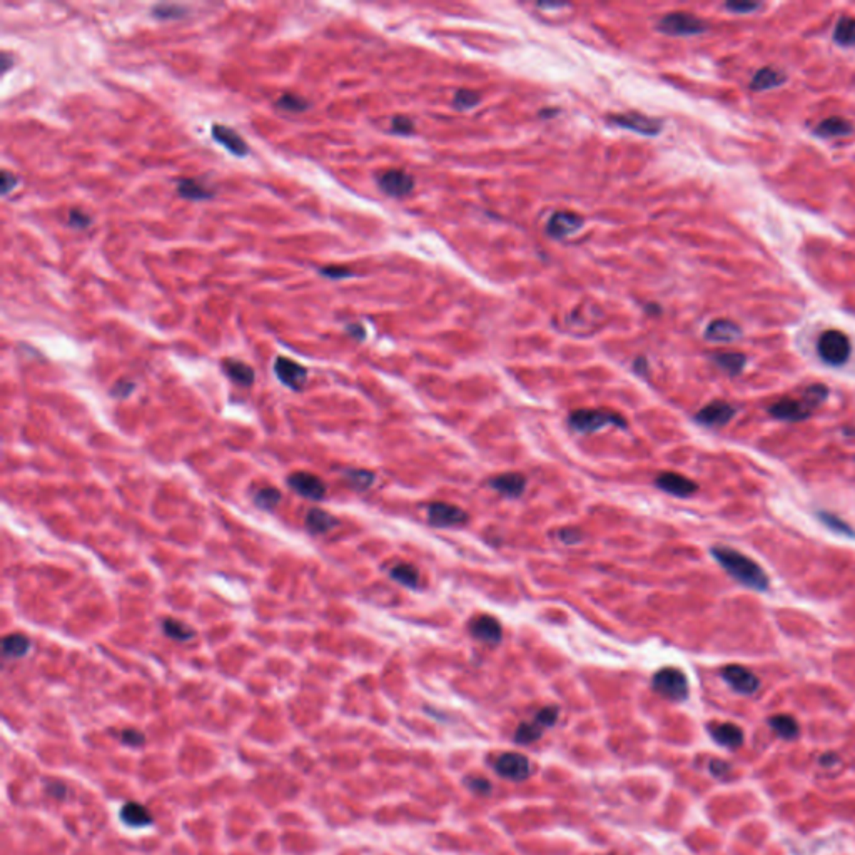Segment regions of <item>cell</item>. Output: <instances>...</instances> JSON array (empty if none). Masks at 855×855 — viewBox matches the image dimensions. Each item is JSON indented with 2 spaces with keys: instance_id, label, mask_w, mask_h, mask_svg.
Instances as JSON below:
<instances>
[{
  "instance_id": "484cf974",
  "label": "cell",
  "mask_w": 855,
  "mask_h": 855,
  "mask_svg": "<svg viewBox=\"0 0 855 855\" xmlns=\"http://www.w3.org/2000/svg\"><path fill=\"white\" fill-rule=\"evenodd\" d=\"M121 819L124 820V824L129 825V827H148V825L153 824V815H150L148 809L143 807V805L138 802L126 804L121 810Z\"/></svg>"
},
{
  "instance_id": "bcb514c9",
  "label": "cell",
  "mask_w": 855,
  "mask_h": 855,
  "mask_svg": "<svg viewBox=\"0 0 855 855\" xmlns=\"http://www.w3.org/2000/svg\"><path fill=\"white\" fill-rule=\"evenodd\" d=\"M319 272L322 276L329 277V280H343V277L354 276L353 271H349L348 267H343V266H326V267H321Z\"/></svg>"
},
{
  "instance_id": "4fadbf2b",
  "label": "cell",
  "mask_w": 855,
  "mask_h": 855,
  "mask_svg": "<svg viewBox=\"0 0 855 855\" xmlns=\"http://www.w3.org/2000/svg\"><path fill=\"white\" fill-rule=\"evenodd\" d=\"M468 630H470L473 638L480 640V642L486 645H493V647L500 643L503 638L501 623L491 615H478V617L471 618L470 623H468Z\"/></svg>"
},
{
  "instance_id": "5b68a950",
  "label": "cell",
  "mask_w": 855,
  "mask_h": 855,
  "mask_svg": "<svg viewBox=\"0 0 855 855\" xmlns=\"http://www.w3.org/2000/svg\"><path fill=\"white\" fill-rule=\"evenodd\" d=\"M658 31L667 36L673 37H688V36H700V34L708 31L707 22L702 19L688 12H672L668 14L658 22Z\"/></svg>"
},
{
  "instance_id": "d6a6232c",
  "label": "cell",
  "mask_w": 855,
  "mask_h": 855,
  "mask_svg": "<svg viewBox=\"0 0 855 855\" xmlns=\"http://www.w3.org/2000/svg\"><path fill=\"white\" fill-rule=\"evenodd\" d=\"M819 521L822 523L824 526H827V530L834 531V533L847 536V538H855V531L852 530V526L849 525V523H845L842 518H839L837 515H834V513L829 511H819L817 513Z\"/></svg>"
},
{
  "instance_id": "ab89813d",
  "label": "cell",
  "mask_w": 855,
  "mask_h": 855,
  "mask_svg": "<svg viewBox=\"0 0 855 855\" xmlns=\"http://www.w3.org/2000/svg\"><path fill=\"white\" fill-rule=\"evenodd\" d=\"M480 101H481V96L478 94V92L470 91V89H459V91H456V94H454L453 104L456 109L468 111V109H473V107H476L478 104H480Z\"/></svg>"
},
{
  "instance_id": "d6986e66",
  "label": "cell",
  "mask_w": 855,
  "mask_h": 855,
  "mask_svg": "<svg viewBox=\"0 0 855 855\" xmlns=\"http://www.w3.org/2000/svg\"><path fill=\"white\" fill-rule=\"evenodd\" d=\"M490 486L506 498H520L526 490V478L521 473H503L491 478Z\"/></svg>"
},
{
  "instance_id": "74e56055",
  "label": "cell",
  "mask_w": 855,
  "mask_h": 855,
  "mask_svg": "<svg viewBox=\"0 0 855 855\" xmlns=\"http://www.w3.org/2000/svg\"><path fill=\"white\" fill-rule=\"evenodd\" d=\"M344 478L354 490H368L376 480L374 473L368 470H346Z\"/></svg>"
},
{
  "instance_id": "e0dca14e",
  "label": "cell",
  "mask_w": 855,
  "mask_h": 855,
  "mask_svg": "<svg viewBox=\"0 0 855 855\" xmlns=\"http://www.w3.org/2000/svg\"><path fill=\"white\" fill-rule=\"evenodd\" d=\"M581 226H583V217L578 216V214L558 211L548 219V222H546V232H548L551 237L561 239L575 234Z\"/></svg>"
},
{
  "instance_id": "30bf717a",
  "label": "cell",
  "mask_w": 855,
  "mask_h": 855,
  "mask_svg": "<svg viewBox=\"0 0 855 855\" xmlns=\"http://www.w3.org/2000/svg\"><path fill=\"white\" fill-rule=\"evenodd\" d=\"M378 185L391 198H404L414 189V178L401 169H388L378 175Z\"/></svg>"
},
{
  "instance_id": "603a6c76",
  "label": "cell",
  "mask_w": 855,
  "mask_h": 855,
  "mask_svg": "<svg viewBox=\"0 0 855 855\" xmlns=\"http://www.w3.org/2000/svg\"><path fill=\"white\" fill-rule=\"evenodd\" d=\"M334 526H338V520L324 510L311 508V510L306 513V530L312 535L327 533V531L333 530Z\"/></svg>"
},
{
  "instance_id": "f35d334b",
  "label": "cell",
  "mask_w": 855,
  "mask_h": 855,
  "mask_svg": "<svg viewBox=\"0 0 855 855\" xmlns=\"http://www.w3.org/2000/svg\"><path fill=\"white\" fill-rule=\"evenodd\" d=\"M276 106L282 111L290 112H304L306 109H309V102H307L304 97L297 94H282L280 99L276 101Z\"/></svg>"
},
{
  "instance_id": "b9f144b4",
  "label": "cell",
  "mask_w": 855,
  "mask_h": 855,
  "mask_svg": "<svg viewBox=\"0 0 855 855\" xmlns=\"http://www.w3.org/2000/svg\"><path fill=\"white\" fill-rule=\"evenodd\" d=\"M558 713H560L558 707H555V705L545 707V708H541V710L536 712L535 722L538 723V725L543 727V729H548V727H553L556 720H558Z\"/></svg>"
},
{
  "instance_id": "f907efd6",
  "label": "cell",
  "mask_w": 855,
  "mask_h": 855,
  "mask_svg": "<svg viewBox=\"0 0 855 855\" xmlns=\"http://www.w3.org/2000/svg\"><path fill=\"white\" fill-rule=\"evenodd\" d=\"M134 391V383L133 381H127V379H119L114 384V388H112V396L116 398H127L130 393Z\"/></svg>"
},
{
  "instance_id": "6da1fadb",
  "label": "cell",
  "mask_w": 855,
  "mask_h": 855,
  "mask_svg": "<svg viewBox=\"0 0 855 855\" xmlns=\"http://www.w3.org/2000/svg\"><path fill=\"white\" fill-rule=\"evenodd\" d=\"M710 553L718 565L725 570L727 575H730L737 583L747 586V588L755 591H767L769 590L770 580L764 568L744 553L737 551L729 546H713Z\"/></svg>"
},
{
  "instance_id": "60d3db41",
  "label": "cell",
  "mask_w": 855,
  "mask_h": 855,
  "mask_svg": "<svg viewBox=\"0 0 855 855\" xmlns=\"http://www.w3.org/2000/svg\"><path fill=\"white\" fill-rule=\"evenodd\" d=\"M185 14H188V9L180 7V6H174V4H159V6L153 7V16L155 19H160V21H173V19H180V17H185Z\"/></svg>"
},
{
  "instance_id": "8fae6325",
  "label": "cell",
  "mask_w": 855,
  "mask_h": 855,
  "mask_svg": "<svg viewBox=\"0 0 855 855\" xmlns=\"http://www.w3.org/2000/svg\"><path fill=\"white\" fill-rule=\"evenodd\" d=\"M769 413L772 418L780 419V421L799 423L812 416V409L807 406L804 399L794 398H782L779 401L769 406Z\"/></svg>"
},
{
  "instance_id": "83f0119b",
  "label": "cell",
  "mask_w": 855,
  "mask_h": 855,
  "mask_svg": "<svg viewBox=\"0 0 855 855\" xmlns=\"http://www.w3.org/2000/svg\"><path fill=\"white\" fill-rule=\"evenodd\" d=\"M712 359L718 368L730 376L740 374L747 364V356L742 353H717L712 356Z\"/></svg>"
},
{
  "instance_id": "52a82bcc",
  "label": "cell",
  "mask_w": 855,
  "mask_h": 855,
  "mask_svg": "<svg viewBox=\"0 0 855 855\" xmlns=\"http://www.w3.org/2000/svg\"><path fill=\"white\" fill-rule=\"evenodd\" d=\"M495 770L503 779L523 782L531 775V762L528 757L518 754V752H506L496 759Z\"/></svg>"
},
{
  "instance_id": "277c9868",
  "label": "cell",
  "mask_w": 855,
  "mask_h": 855,
  "mask_svg": "<svg viewBox=\"0 0 855 855\" xmlns=\"http://www.w3.org/2000/svg\"><path fill=\"white\" fill-rule=\"evenodd\" d=\"M653 690L672 702H683L688 697V680L678 668L667 667L658 670L652 680Z\"/></svg>"
},
{
  "instance_id": "db71d44e",
  "label": "cell",
  "mask_w": 855,
  "mask_h": 855,
  "mask_svg": "<svg viewBox=\"0 0 855 855\" xmlns=\"http://www.w3.org/2000/svg\"><path fill=\"white\" fill-rule=\"evenodd\" d=\"M346 331H348V333L351 336H354L356 339H363L364 338V329L359 324H349L348 327H346Z\"/></svg>"
},
{
  "instance_id": "9a60e30c",
  "label": "cell",
  "mask_w": 855,
  "mask_h": 855,
  "mask_svg": "<svg viewBox=\"0 0 855 855\" xmlns=\"http://www.w3.org/2000/svg\"><path fill=\"white\" fill-rule=\"evenodd\" d=\"M275 374L282 384L295 391H299L307 379V371L304 366H301L299 363H296V361L290 358H285V356L276 358Z\"/></svg>"
},
{
  "instance_id": "ba28073f",
  "label": "cell",
  "mask_w": 855,
  "mask_h": 855,
  "mask_svg": "<svg viewBox=\"0 0 855 855\" xmlns=\"http://www.w3.org/2000/svg\"><path fill=\"white\" fill-rule=\"evenodd\" d=\"M608 121L623 129L635 130L642 135H657L662 130L663 124L653 117L643 116L640 112H625V114H610Z\"/></svg>"
},
{
  "instance_id": "4dcf8cb0",
  "label": "cell",
  "mask_w": 855,
  "mask_h": 855,
  "mask_svg": "<svg viewBox=\"0 0 855 855\" xmlns=\"http://www.w3.org/2000/svg\"><path fill=\"white\" fill-rule=\"evenodd\" d=\"M389 576L406 588H419V571L409 563H398L389 570Z\"/></svg>"
},
{
  "instance_id": "ee69618b",
  "label": "cell",
  "mask_w": 855,
  "mask_h": 855,
  "mask_svg": "<svg viewBox=\"0 0 855 855\" xmlns=\"http://www.w3.org/2000/svg\"><path fill=\"white\" fill-rule=\"evenodd\" d=\"M466 789H470L471 792H475L478 795H486L491 792V784L490 780L483 779V777H468L465 780Z\"/></svg>"
},
{
  "instance_id": "cb8c5ba5",
  "label": "cell",
  "mask_w": 855,
  "mask_h": 855,
  "mask_svg": "<svg viewBox=\"0 0 855 855\" xmlns=\"http://www.w3.org/2000/svg\"><path fill=\"white\" fill-rule=\"evenodd\" d=\"M854 133V126L844 117H829L815 127V134L820 138H842Z\"/></svg>"
},
{
  "instance_id": "e575fe53",
  "label": "cell",
  "mask_w": 855,
  "mask_h": 855,
  "mask_svg": "<svg viewBox=\"0 0 855 855\" xmlns=\"http://www.w3.org/2000/svg\"><path fill=\"white\" fill-rule=\"evenodd\" d=\"M543 727L533 722H523L515 732V742L520 745H528L543 737Z\"/></svg>"
},
{
  "instance_id": "7bdbcfd3",
  "label": "cell",
  "mask_w": 855,
  "mask_h": 855,
  "mask_svg": "<svg viewBox=\"0 0 855 855\" xmlns=\"http://www.w3.org/2000/svg\"><path fill=\"white\" fill-rule=\"evenodd\" d=\"M67 222L74 229H87L91 226L92 219L89 217V214L81 211V209H71L69 216H67Z\"/></svg>"
},
{
  "instance_id": "f1b7e54d",
  "label": "cell",
  "mask_w": 855,
  "mask_h": 855,
  "mask_svg": "<svg viewBox=\"0 0 855 855\" xmlns=\"http://www.w3.org/2000/svg\"><path fill=\"white\" fill-rule=\"evenodd\" d=\"M769 725L777 735L785 740H794L799 735V723L792 715H775L769 718Z\"/></svg>"
},
{
  "instance_id": "681fc988",
  "label": "cell",
  "mask_w": 855,
  "mask_h": 855,
  "mask_svg": "<svg viewBox=\"0 0 855 855\" xmlns=\"http://www.w3.org/2000/svg\"><path fill=\"white\" fill-rule=\"evenodd\" d=\"M121 735H122V742H124L126 745H130V747H140V745H144V742H145V737L143 732L135 730V729H127L122 732Z\"/></svg>"
},
{
  "instance_id": "d4e9b609",
  "label": "cell",
  "mask_w": 855,
  "mask_h": 855,
  "mask_svg": "<svg viewBox=\"0 0 855 855\" xmlns=\"http://www.w3.org/2000/svg\"><path fill=\"white\" fill-rule=\"evenodd\" d=\"M222 371L226 373V376H229L234 383L241 384V386H251L254 383V378H256V374H254V369L251 366L242 363V361L237 359H224L222 361Z\"/></svg>"
},
{
  "instance_id": "7dc6e473",
  "label": "cell",
  "mask_w": 855,
  "mask_h": 855,
  "mask_svg": "<svg viewBox=\"0 0 855 855\" xmlns=\"http://www.w3.org/2000/svg\"><path fill=\"white\" fill-rule=\"evenodd\" d=\"M558 538L565 545H580L583 540V533L578 528H563L558 531Z\"/></svg>"
},
{
  "instance_id": "8d00e7d4",
  "label": "cell",
  "mask_w": 855,
  "mask_h": 855,
  "mask_svg": "<svg viewBox=\"0 0 855 855\" xmlns=\"http://www.w3.org/2000/svg\"><path fill=\"white\" fill-rule=\"evenodd\" d=\"M827 398H829V389H827V386H824V384H810L804 389V393H802V399L807 403V406L812 409V411L817 406H820V404H822Z\"/></svg>"
},
{
  "instance_id": "f5cc1de1",
  "label": "cell",
  "mask_w": 855,
  "mask_h": 855,
  "mask_svg": "<svg viewBox=\"0 0 855 855\" xmlns=\"http://www.w3.org/2000/svg\"><path fill=\"white\" fill-rule=\"evenodd\" d=\"M710 770H712V774L715 775V777H720V775H725L727 772L730 770V767L727 765L725 762L715 760V762H712V764H710Z\"/></svg>"
},
{
  "instance_id": "ffe728a7",
  "label": "cell",
  "mask_w": 855,
  "mask_h": 855,
  "mask_svg": "<svg viewBox=\"0 0 855 855\" xmlns=\"http://www.w3.org/2000/svg\"><path fill=\"white\" fill-rule=\"evenodd\" d=\"M705 338L712 343H734L742 338V329L730 319H715L707 326Z\"/></svg>"
},
{
  "instance_id": "5bb4252c",
  "label": "cell",
  "mask_w": 855,
  "mask_h": 855,
  "mask_svg": "<svg viewBox=\"0 0 855 855\" xmlns=\"http://www.w3.org/2000/svg\"><path fill=\"white\" fill-rule=\"evenodd\" d=\"M655 485H657L658 490L665 491L672 496H678V498L692 496L693 493L698 491V485L695 481L690 480V478L680 475V473H673V471L660 473V475L657 476V480H655Z\"/></svg>"
},
{
  "instance_id": "4316f807",
  "label": "cell",
  "mask_w": 855,
  "mask_h": 855,
  "mask_svg": "<svg viewBox=\"0 0 855 855\" xmlns=\"http://www.w3.org/2000/svg\"><path fill=\"white\" fill-rule=\"evenodd\" d=\"M178 193L180 198L189 199V201H208L214 195L213 190H209L199 180L188 178L178 180Z\"/></svg>"
},
{
  "instance_id": "7a4b0ae2",
  "label": "cell",
  "mask_w": 855,
  "mask_h": 855,
  "mask_svg": "<svg viewBox=\"0 0 855 855\" xmlns=\"http://www.w3.org/2000/svg\"><path fill=\"white\" fill-rule=\"evenodd\" d=\"M570 428L576 433L591 434L602 431L603 428H627V419L622 414L610 409H576L568 416Z\"/></svg>"
},
{
  "instance_id": "1f68e13d",
  "label": "cell",
  "mask_w": 855,
  "mask_h": 855,
  "mask_svg": "<svg viewBox=\"0 0 855 855\" xmlns=\"http://www.w3.org/2000/svg\"><path fill=\"white\" fill-rule=\"evenodd\" d=\"M834 41L842 47L855 46V19L854 17L839 19L837 26H835V29H834Z\"/></svg>"
},
{
  "instance_id": "ac0fdd59",
  "label": "cell",
  "mask_w": 855,
  "mask_h": 855,
  "mask_svg": "<svg viewBox=\"0 0 855 855\" xmlns=\"http://www.w3.org/2000/svg\"><path fill=\"white\" fill-rule=\"evenodd\" d=\"M211 135L216 143L221 144L222 148L227 149L231 154L237 155V158H244V155L249 154L247 143L236 133V130L231 129V127L214 124L211 127Z\"/></svg>"
},
{
  "instance_id": "d590c367",
  "label": "cell",
  "mask_w": 855,
  "mask_h": 855,
  "mask_svg": "<svg viewBox=\"0 0 855 855\" xmlns=\"http://www.w3.org/2000/svg\"><path fill=\"white\" fill-rule=\"evenodd\" d=\"M280 501L281 493L277 491L276 488H262V490H257L256 495H254V505L266 511L275 510V508L280 505Z\"/></svg>"
},
{
  "instance_id": "9c48e42d",
  "label": "cell",
  "mask_w": 855,
  "mask_h": 855,
  "mask_svg": "<svg viewBox=\"0 0 855 855\" xmlns=\"http://www.w3.org/2000/svg\"><path fill=\"white\" fill-rule=\"evenodd\" d=\"M287 485H290L292 491H296L302 498H307V500L321 501L326 496V483L319 476L312 475V473H292L287 478Z\"/></svg>"
},
{
  "instance_id": "3957f363",
  "label": "cell",
  "mask_w": 855,
  "mask_h": 855,
  "mask_svg": "<svg viewBox=\"0 0 855 855\" xmlns=\"http://www.w3.org/2000/svg\"><path fill=\"white\" fill-rule=\"evenodd\" d=\"M817 353L824 363L830 366H842L852 354V344L847 334L842 331L830 329L822 333L817 343Z\"/></svg>"
},
{
  "instance_id": "836d02e7",
  "label": "cell",
  "mask_w": 855,
  "mask_h": 855,
  "mask_svg": "<svg viewBox=\"0 0 855 855\" xmlns=\"http://www.w3.org/2000/svg\"><path fill=\"white\" fill-rule=\"evenodd\" d=\"M163 632L168 635L169 638L175 640V642H188V640H193L195 637V632L189 627V625H185L180 622V620H174V618L164 620Z\"/></svg>"
},
{
  "instance_id": "2e32d148",
  "label": "cell",
  "mask_w": 855,
  "mask_h": 855,
  "mask_svg": "<svg viewBox=\"0 0 855 855\" xmlns=\"http://www.w3.org/2000/svg\"><path fill=\"white\" fill-rule=\"evenodd\" d=\"M737 414V409L727 401H712L695 414V421L708 428L725 426Z\"/></svg>"
},
{
  "instance_id": "11a10c76",
  "label": "cell",
  "mask_w": 855,
  "mask_h": 855,
  "mask_svg": "<svg viewBox=\"0 0 855 855\" xmlns=\"http://www.w3.org/2000/svg\"><path fill=\"white\" fill-rule=\"evenodd\" d=\"M647 368H648V363H647V359H643V358H638V359H637V361H635V364H633V369H635V371H637V373H640V374H647Z\"/></svg>"
},
{
  "instance_id": "816d5d0a",
  "label": "cell",
  "mask_w": 855,
  "mask_h": 855,
  "mask_svg": "<svg viewBox=\"0 0 855 855\" xmlns=\"http://www.w3.org/2000/svg\"><path fill=\"white\" fill-rule=\"evenodd\" d=\"M19 183V178L16 174H12L11 170H2V180H0V190H2L4 195H7L11 190L16 189V185Z\"/></svg>"
},
{
  "instance_id": "44dd1931",
  "label": "cell",
  "mask_w": 855,
  "mask_h": 855,
  "mask_svg": "<svg viewBox=\"0 0 855 855\" xmlns=\"http://www.w3.org/2000/svg\"><path fill=\"white\" fill-rule=\"evenodd\" d=\"M710 734L717 744H720L727 749L735 750L744 744V732L735 723H715L710 727Z\"/></svg>"
},
{
  "instance_id": "f6af8a7d",
  "label": "cell",
  "mask_w": 855,
  "mask_h": 855,
  "mask_svg": "<svg viewBox=\"0 0 855 855\" xmlns=\"http://www.w3.org/2000/svg\"><path fill=\"white\" fill-rule=\"evenodd\" d=\"M391 130L399 135H408L414 130V124H413V121L406 116H396V117H393V121H391Z\"/></svg>"
},
{
  "instance_id": "8992f818",
  "label": "cell",
  "mask_w": 855,
  "mask_h": 855,
  "mask_svg": "<svg viewBox=\"0 0 855 855\" xmlns=\"http://www.w3.org/2000/svg\"><path fill=\"white\" fill-rule=\"evenodd\" d=\"M470 516L459 506L449 503L434 501L428 506V521L434 528H453V526L466 525Z\"/></svg>"
},
{
  "instance_id": "c3c4849f",
  "label": "cell",
  "mask_w": 855,
  "mask_h": 855,
  "mask_svg": "<svg viewBox=\"0 0 855 855\" xmlns=\"http://www.w3.org/2000/svg\"><path fill=\"white\" fill-rule=\"evenodd\" d=\"M760 7V4L757 2H749V0H737V2H727L725 9H729L732 12L737 14H749L754 12L757 9Z\"/></svg>"
},
{
  "instance_id": "9f6ffc18",
  "label": "cell",
  "mask_w": 855,
  "mask_h": 855,
  "mask_svg": "<svg viewBox=\"0 0 855 855\" xmlns=\"http://www.w3.org/2000/svg\"><path fill=\"white\" fill-rule=\"evenodd\" d=\"M11 66H12L11 56H9L7 52H4L2 56H0V67H2V72H7L9 69H11Z\"/></svg>"
},
{
  "instance_id": "7402d4cb",
  "label": "cell",
  "mask_w": 855,
  "mask_h": 855,
  "mask_svg": "<svg viewBox=\"0 0 855 855\" xmlns=\"http://www.w3.org/2000/svg\"><path fill=\"white\" fill-rule=\"evenodd\" d=\"M785 82H787V76L782 71L774 69V67H762L760 71H757L754 79H752L750 89L757 91V92L770 91V89H775V87L784 86Z\"/></svg>"
},
{
  "instance_id": "f546056e",
  "label": "cell",
  "mask_w": 855,
  "mask_h": 855,
  "mask_svg": "<svg viewBox=\"0 0 855 855\" xmlns=\"http://www.w3.org/2000/svg\"><path fill=\"white\" fill-rule=\"evenodd\" d=\"M31 648V640L22 633H11L2 640V652L9 658H21Z\"/></svg>"
},
{
  "instance_id": "7c38bea8",
  "label": "cell",
  "mask_w": 855,
  "mask_h": 855,
  "mask_svg": "<svg viewBox=\"0 0 855 855\" xmlns=\"http://www.w3.org/2000/svg\"><path fill=\"white\" fill-rule=\"evenodd\" d=\"M722 678L742 695H752L760 688V680L754 672L742 665H727L722 670Z\"/></svg>"
}]
</instances>
